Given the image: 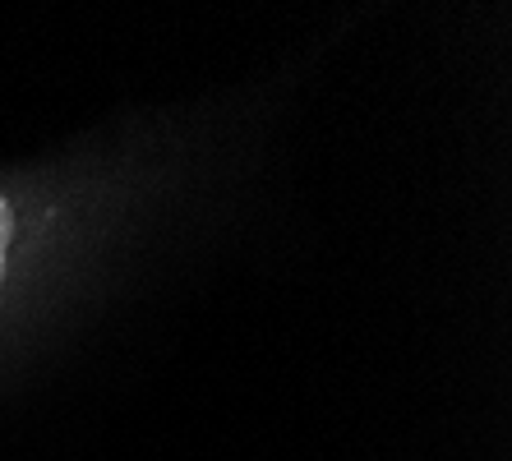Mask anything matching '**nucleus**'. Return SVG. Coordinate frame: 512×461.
Wrapping results in <instances>:
<instances>
[{
    "label": "nucleus",
    "instance_id": "f257e3e1",
    "mask_svg": "<svg viewBox=\"0 0 512 461\" xmlns=\"http://www.w3.org/2000/svg\"><path fill=\"white\" fill-rule=\"evenodd\" d=\"M10 240H14V208L0 199V272H5V254H10Z\"/></svg>",
    "mask_w": 512,
    "mask_h": 461
}]
</instances>
